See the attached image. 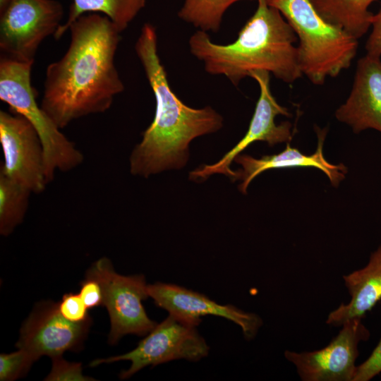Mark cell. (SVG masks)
Returning a JSON list of instances; mask_svg holds the SVG:
<instances>
[{
    "label": "cell",
    "mask_w": 381,
    "mask_h": 381,
    "mask_svg": "<svg viewBox=\"0 0 381 381\" xmlns=\"http://www.w3.org/2000/svg\"><path fill=\"white\" fill-rule=\"evenodd\" d=\"M64 55L46 70L41 107L60 129L108 110L124 85L114 64L120 32L106 16L88 13L69 27Z\"/></svg>",
    "instance_id": "obj_1"
},
{
    "label": "cell",
    "mask_w": 381,
    "mask_h": 381,
    "mask_svg": "<svg viewBox=\"0 0 381 381\" xmlns=\"http://www.w3.org/2000/svg\"><path fill=\"white\" fill-rule=\"evenodd\" d=\"M157 48L155 28L144 24L135 50L155 95L156 109L152 122L132 151L130 169L132 174L145 178L183 168L188 159L190 142L223 126L222 116L211 107L192 108L175 95Z\"/></svg>",
    "instance_id": "obj_2"
},
{
    "label": "cell",
    "mask_w": 381,
    "mask_h": 381,
    "mask_svg": "<svg viewBox=\"0 0 381 381\" xmlns=\"http://www.w3.org/2000/svg\"><path fill=\"white\" fill-rule=\"evenodd\" d=\"M257 1L255 13L234 42L217 44L206 32L198 30L190 37V52L203 62L207 73L224 75L235 86L259 71L291 84L303 75L295 45L296 35L277 8L264 0Z\"/></svg>",
    "instance_id": "obj_3"
},
{
    "label": "cell",
    "mask_w": 381,
    "mask_h": 381,
    "mask_svg": "<svg viewBox=\"0 0 381 381\" xmlns=\"http://www.w3.org/2000/svg\"><path fill=\"white\" fill-rule=\"evenodd\" d=\"M295 32L300 71L314 85L349 68L356 56L358 39L324 20L310 0H272Z\"/></svg>",
    "instance_id": "obj_4"
},
{
    "label": "cell",
    "mask_w": 381,
    "mask_h": 381,
    "mask_svg": "<svg viewBox=\"0 0 381 381\" xmlns=\"http://www.w3.org/2000/svg\"><path fill=\"white\" fill-rule=\"evenodd\" d=\"M32 64L6 57L0 60V99L13 113L24 116L37 132L44 152L47 183L56 170L68 171L81 164L83 155L61 131L53 119L38 105L31 84Z\"/></svg>",
    "instance_id": "obj_5"
},
{
    "label": "cell",
    "mask_w": 381,
    "mask_h": 381,
    "mask_svg": "<svg viewBox=\"0 0 381 381\" xmlns=\"http://www.w3.org/2000/svg\"><path fill=\"white\" fill-rule=\"evenodd\" d=\"M85 276L101 284L103 306L110 318V344H116L126 334L145 336L157 325L148 317L143 305L149 297L144 275L119 274L109 259L102 258L91 265Z\"/></svg>",
    "instance_id": "obj_6"
},
{
    "label": "cell",
    "mask_w": 381,
    "mask_h": 381,
    "mask_svg": "<svg viewBox=\"0 0 381 381\" xmlns=\"http://www.w3.org/2000/svg\"><path fill=\"white\" fill-rule=\"evenodd\" d=\"M209 351L210 347L196 326L169 314L133 350L122 355L94 360L90 366L129 361L130 368L119 375V377L124 380L148 365L155 366L178 359L197 362L207 356Z\"/></svg>",
    "instance_id": "obj_7"
},
{
    "label": "cell",
    "mask_w": 381,
    "mask_h": 381,
    "mask_svg": "<svg viewBox=\"0 0 381 381\" xmlns=\"http://www.w3.org/2000/svg\"><path fill=\"white\" fill-rule=\"evenodd\" d=\"M63 15V6L56 0H11L0 13L3 56L33 64L40 44L54 35Z\"/></svg>",
    "instance_id": "obj_8"
},
{
    "label": "cell",
    "mask_w": 381,
    "mask_h": 381,
    "mask_svg": "<svg viewBox=\"0 0 381 381\" xmlns=\"http://www.w3.org/2000/svg\"><path fill=\"white\" fill-rule=\"evenodd\" d=\"M370 337L362 318L351 319L325 347L312 351L286 350L285 358L296 367L303 381H353L358 346Z\"/></svg>",
    "instance_id": "obj_9"
},
{
    "label": "cell",
    "mask_w": 381,
    "mask_h": 381,
    "mask_svg": "<svg viewBox=\"0 0 381 381\" xmlns=\"http://www.w3.org/2000/svg\"><path fill=\"white\" fill-rule=\"evenodd\" d=\"M253 78L260 87V96L248 131L243 138L217 162L204 164L189 173V178L194 181H204L214 174H224L231 178L234 176V171L230 166L235 157L241 154L250 144L256 141L266 142L270 146L277 143H289L292 138V125L289 121L276 124L275 118L278 115L289 116L287 108L280 105L270 90V73L264 71L253 72Z\"/></svg>",
    "instance_id": "obj_10"
},
{
    "label": "cell",
    "mask_w": 381,
    "mask_h": 381,
    "mask_svg": "<svg viewBox=\"0 0 381 381\" xmlns=\"http://www.w3.org/2000/svg\"><path fill=\"white\" fill-rule=\"evenodd\" d=\"M0 142L4 157L0 172L32 193L42 192L47 184L44 152L31 123L20 114L1 110Z\"/></svg>",
    "instance_id": "obj_11"
},
{
    "label": "cell",
    "mask_w": 381,
    "mask_h": 381,
    "mask_svg": "<svg viewBox=\"0 0 381 381\" xmlns=\"http://www.w3.org/2000/svg\"><path fill=\"white\" fill-rule=\"evenodd\" d=\"M92 320L83 323L67 320L60 313L58 303L37 304L20 329L16 346L30 353L35 361L41 356H62L67 351L82 349Z\"/></svg>",
    "instance_id": "obj_12"
},
{
    "label": "cell",
    "mask_w": 381,
    "mask_h": 381,
    "mask_svg": "<svg viewBox=\"0 0 381 381\" xmlns=\"http://www.w3.org/2000/svg\"><path fill=\"white\" fill-rule=\"evenodd\" d=\"M149 297L155 304L184 322L198 326L201 318L215 315L238 325L246 339L255 338L263 325L257 314L241 310L233 305H221L205 295L179 285L155 282L147 284Z\"/></svg>",
    "instance_id": "obj_13"
},
{
    "label": "cell",
    "mask_w": 381,
    "mask_h": 381,
    "mask_svg": "<svg viewBox=\"0 0 381 381\" xmlns=\"http://www.w3.org/2000/svg\"><path fill=\"white\" fill-rule=\"evenodd\" d=\"M336 119L355 133L367 129L381 133V59L368 54L358 59L349 97Z\"/></svg>",
    "instance_id": "obj_14"
},
{
    "label": "cell",
    "mask_w": 381,
    "mask_h": 381,
    "mask_svg": "<svg viewBox=\"0 0 381 381\" xmlns=\"http://www.w3.org/2000/svg\"><path fill=\"white\" fill-rule=\"evenodd\" d=\"M315 131L318 135V146L313 154L304 155L288 143L281 152L265 155L259 159L247 155H238L234 161L241 165V169L234 171L235 174L231 180L241 181L238 189L246 194L250 183L265 171L292 167H314L323 171L333 186H337L344 179L347 168L342 163L333 164L325 159L322 149L327 129L316 127Z\"/></svg>",
    "instance_id": "obj_15"
},
{
    "label": "cell",
    "mask_w": 381,
    "mask_h": 381,
    "mask_svg": "<svg viewBox=\"0 0 381 381\" xmlns=\"http://www.w3.org/2000/svg\"><path fill=\"white\" fill-rule=\"evenodd\" d=\"M343 279L351 301L328 315L326 323L336 327L363 318L381 300V245L370 254L365 267L344 275Z\"/></svg>",
    "instance_id": "obj_16"
},
{
    "label": "cell",
    "mask_w": 381,
    "mask_h": 381,
    "mask_svg": "<svg viewBox=\"0 0 381 381\" xmlns=\"http://www.w3.org/2000/svg\"><path fill=\"white\" fill-rule=\"evenodd\" d=\"M147 0H73L65 23L54 37L59 40L80 16L88 13L106 16L120 32H123L145 8Z\"/></svg>",
    "instance_id": "obj_17"
},
{
    "label": "cell",
    "mask_w": 381,
    "mask_h": 381,
    "mask_svg": "<svg viewBox=\"0 0 381 381\" xmlns=\"http://www.w3.org/2000/svg\"><path fill=\"white\" fill-rule=\"evenodd\" d=\"M375 0H310L318 13L358 40L370 29L373 13L369 10Z\"/></svg>",
    "instance_id": "obj_18"
},
{
    "label": "cell",
    "mask_w": 381,
    "mask_h": 381,
    "mask_svg": "<svg viewBox=\"0 0 381 381\" xmlns=\"http://www.w3.org/2000/svg\"><path fill=\"white\" fill-rule=\"evenodd\" d=\"M32 192L0 172V234L6 236L23 220Z\"/></svg>",
    "instance_id": "obj_19"
},
{
    "label": "cell",
    "mask_w": 381,
    "mask_h": 381,
    "mask_svg": "<svg viewBox=\"0 0 381 381\" xmlns=\"http://www.w3.org/2000/svg\"><path fill=\"white\" fill-rule=\"evenodd\" d=\"M178 12L182 20L204 32L219 30L223 16L234 4L243 0H182Z\"/></svg>",
    "instance_id": "obj_20"
},
{
    "label": "cell",
    "mask_w": 381,
    "mask_h": 381,
    "mask_svg": "<svg viewBox=\"0 0 381 381\" xmlns=\"http://www.w3.org/2000/svg\"><path fill=\"white\" fill-rule=\"evenodd\" d=\"M36 361L28 351L18 349L0 355V380L13 381L24 376Z\"/></svg>",
    "instance_id": "obj_21"
},
{
    "label": "cell",
    "mask_w": 381,
    "mask_h": 381,
    "mask_svg": "<svg viewBox=\"0 0 381 381\" xmlns=\"http://www.w3.org/2000/svg\"><path fill=\"white\" fill-rule=\"evenodd\" d=\"M58 308L61 315L74 323H83L91 320L88 310L80 294L67 293L63 295L58 303Z\"/></svg>",
    "instance_id": "obj_22"
},
{
    "label": "cell",
    "mask_w": 381,
    "mask_h": 381,
    "mask_svg": "<svg viewBox=\"0 0 381 381\" xmlns=\"http://www.w3.org/2000/svg\"><path fill=\"white\" fill-rule=\"evenodd\" d=\"M52 359V368L50 373L44 380L48 381H89L95 380L83 375L81 363L68 362L62 358V356L55 357Z\"/></svg>",
    "instance_id": "obj_23"
},
{
    "label": "cell",
    "mask_w": 381,
    "mask_h": 381,
    "mask_svg": "<svg viewBox=\"0 0 381 381\" xmlns=\"http://www.w3.org/2000/svg\"><path fill=\"white\" fill-rule=\"evenodd\" d=\"M381 373V338L370 356L356 367L353 381H369Z\"/></svg>",
    "instance_id": "obj_24"
},
{
    "label": "cell",
    "mask_w": 381,
    "mask_h": 381,
    "mask_svg": "<svg viewBox=\"0 0 381 381\" xmlns=\"http://www.w3.org/2000/svg\"><path fill=\"white\" fill-rule=\"evenodd\" d=\"M80 285L78 294L89 309L103 306V291L97 279L85 276Z\"/></svg>",
    "instance_id": "obj_25"
},
{
    "label": "cell",
    "mask_w": 381,
    "mask_h": 381,
    "mask_svg": "<svg viewBox=\"0 0 381 381\" xmlns=\"http://www.w3.org/2000/svg\"><path fill=\"white\" fill-rule=\"evenodd\" d=\"M370 27L372 30L365 45L366 54L381 58V6L378 11L373 13Z\"/></svg>",
    "instance_id": "obj_26"
},
{
    "label": "cell",
    "mask_w": 381,
    "mask_h": 381,
    "mask_svg": "<svg viewBox=\"0 0 381 381\" xmlns=\"http://www.w3.org/2000/svg\"><path fill=\"white\" fill-rule=\"evenodd\" d=\"M11 0H0V13L2 12Z\"/></svg>",
    "instance_id": "obj_27"
},
{
    "label": "cell",
    "mask_w": 381,
    "mask_h": 381,
    "mask_svg": "<svg viewBox=\"0 0 381 381\" xmlns=\"http://www.w3.org/2000/svg\"><path fill=\"white\" fill-rule=\"evenodd\" d=\"M265 1H266L267 3L270 2V1L272 0H264Z\"/></svg>",
    "instance_id": "obj_28"
}]
</instances>
